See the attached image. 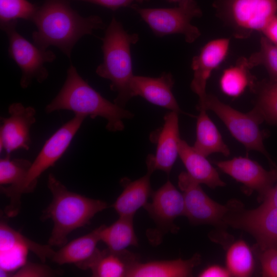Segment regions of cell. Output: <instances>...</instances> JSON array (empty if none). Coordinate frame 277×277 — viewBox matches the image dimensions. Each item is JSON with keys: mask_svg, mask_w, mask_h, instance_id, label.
I'll return each instance as SVG.
<instances>
[{"mask_svg": "<svg viewBox=\"0 0 277 277\" xmlns=\"http://www.w3.org/2000/svg\"><path fill=\"white\" fill-rule=\"evenodd\" d=\"M178 185L184 196L185 216L191 224L226 225L224 218L230 209L229 204L221 205L211 200L187 172L180 173Z\"/></svg>", "mask_w": 277, "mask_h": 277, "instance_id": "8fae6325", "label": "cell"}, {"mask_svg": "<svg viewBox=\"0 0 277 277\" xmlns=\"http://www.w3.org/2000/svg\"><path fill=\"white\" fill-rule=\"evenodd\" d=\"M178 113L171 111L164 116V123L158 134L154 155L147 157V170H160L169 173L179 155L180 140Z\"/></svg>", "mask_w": 277, "mask_h": 277, "instance_id": "9a60e30c", "label": "cell"}, {"mask_svg": "<svg viewBox=\"0 0 277 277\" xmlns=\"http://www.w3.org/2000/svg\"><path fill=\"white\" fill-rule=\"evenodd\" d=\"M201 261V256L195 254L191 258L183 260L155 261L137 263L127 277H186L192 275L193 268Z\"/></svg>", "mask_w": 277, "mask_h": 277, "instance_id": "ffe728a7", "label": "cell"}, {"mask_svg": "<svg viewBox=\"0 0 277 277\" xmlns=\"http://www.w3.org/2000/svg\"><path fill=\"white\" fill-rule=\"evenodd\" d=\"M56 271L42 264L26 262L11 274L12 277H49L55 276Z\"/></svg>", "mask_w": 277, "mask_h": 277, "instance_id": "1f68e13d", "label": "cell"}, {"mask_svg": "<svg viewBox=\"0 0 277 277\" xmlns=\"http://www.w3.org/2000/svg\"><path fill=\"white\" fill-rule=\"evenodd\" d=\"M263 203L277 208V181L263 200Z\"/></svg>", "mask_w": 277, "mask_h": 277, "instance_id": "8d00e7d4", "label": "cell"}, {"mask_svg": "<svg viewBox=\"0 0 277 277\" xmlns=\"http://www.w3.org/2000/svg\"><path fill=\"white\" fill-rule=\"evenodd\" d=\"M201 109L213 111L247 150L261 152L267 158L273 168H277L264 145V134L260 128L264 121L254 109L248 113H242L222 102L215 95L207 94L203 107L199 110Z\"/></svg>", "mask_w": 277, "mask_h": 277, "instance_id": "ba28073f", "label": "cell"}, {"mask_svg": "<svg viewBox=\"0 0 277 277\" xmlns=\"http://www.w3.org/2000/svg\"><path fill=\"white\" fill-rule=\"evenodd\" d=\"M230 39L220 38L207 43L197 55L193 57L191 68L193 77L190 84L191 89L199 98L197 108H201L207 94V82L212 71L224 61L228 53Z\"/></svg>", "mask_w": 277, "mask_h": 277, "instance_id": "5bb4252c", "label": "cell"}, {"mask_svg": "<svg viewBox=\"0 0 277 277\" xmlns=\"http://www.w3.org/2000/svg\"><path fill=\"white\" fill-rule=\"evenodd\" d=\"M251 68L262 65L267 70L270 79H277V45L264 36L260 39V49L247 58Z\"/></svg>", "mask_w": 277, "mask_h": 277, "instance_id": "4dcf8cb0", "label": "cell"}, {"mask_svg": "<svg viewBox=\"0 0 277 277\" xmlns=\"http://www.w3.org/2000/svg\"><path fill=\"white\" fill-rule=\"evenodd\" d=\"M251 69L247 58L241 57L233 66L225 69L220 80L222 92L230 97H237L247 88L251 91L257 81L251 73Z\"/></svg>", "mask_w": 277, "mask_h": 277, "instance_id": "cb8c5ba5", "label": "cell"}, {"mask_svg": "<svg viewBox=\"0 0 277 277\" xmlns=\"http://www.w3.org/2000/svg\"><path fill=\"white\" fill-rule=\"evenodd\" d=\"M226 263L232 276L247 277L252 274L255 263L249 246L245 241L239 240L229 247Z\"/></svg>", "mask_w": 277, "mask_h": 277, "instance_id": "4316f807", "label": "cell"}, {"mask_svg": "<svg viewBox=\"0 0 277 277\" xmlns=\"http://www.w3.org/2000/svg\"><path fill=\"white\" fill-rule=\"evenodd\" d=\"M179 155L187 172L196 182L205 184L212 189L226 185L206 157L182 139L179 143Z\"/></svg>", "mask_w": 277, "mask_h": 277, "instance_id": "44dd1931", "label": "cell"}, {"mask_svg": "<svg viewBox=\"0 0 277 277\" xmlns=\"http://www.w3.org/2000/svg\"><path fill=\"white\" fill-rule=\"evenodd\" d=\"M38 7L27 0H0L1 25L17 19L32 21Z\"/></svg>", "mask_w": 277, "mask_h": 277, "instance_id": "f1b7e54d", "label": "cell"}, {"mask_svg": "<svg viewBox=\"0 0 277 277\" xmlns=\"http://www.w3.org/2000/svg\"><path fill=\"white\" fill-rule=\"evenodd\" d=\"M17 21L1 25L9 40L8 53L22 71L20 85L27 88L35 79L38 83L45 81L48 71L44 66L52 62L55 54L51 50L42 49L22 36L16 29Z\"/></svg>", "mask_w": 277, "mask_h": 277, "instance_id": "9c48e42d", "label": "cell"}, {"mask_svg": "<svg viewBox=\"0 0 277 277\" xmlns=\"http://www.w3.org/2000/svg\"><path fill=\"white\" fill-rule=\"evenodd\" d=\"M165 1L169 3H175V2H178L180 0H165Z\"/></svg>", "mask_w": 277, "mask_h": 277, "instance_id": "74e56055", "label": "cell"}, {"mask_svg": "<svg viewBox=\"0 0 277 277\" xmlns=\"http://www.w3.org/2000/svg\"><path fill=\"white\" fill-rule=\"evenodd\" d=\"M259 260L263 276L277 277V247L262 250Z\"/></svg>", "mask_w": 277, "mask_h": 277, "instance_id": "d6a6232c", "label": "cell"}, {"mask_svg": "<svg viewBox=\"0 0 277 277\" xmlns=\"http://www.w3.org/2000/svg\"><path fill=\"white\" fill-rule=\"evenodd\" d=\"M151 196V202H148L144 208L160 228L175 231L173 222L177 217L185 215V203L182 193L168 181L152 192Z\"/></svg>", "mask_w": 277, "mask_h": 277, "instance_id": "e0dca14e", "label": "cell"}, {"mask_svg": "<svg viewBox=\"0 0 277 277\" xmlns=\"http://www.w3.org/2000/svg\"><path fill=\"white\" fill-rule=\"evenodd\" d=\"M139 260L137 254L127 249L114 251L107 248L99 250L88 264L86 270L90 269L95 277H127Z\"/></svg>", "mask_w": 277, "mask_h": 277, "instance_id": "ac0fdd59", "label": "cell"}, {"mask_svg": "<svg viewBox=\"0 0 277 277\" xmlns=\"http://www.w3.org/2000/svg\"><path fill=\"white\" fill-rule=\"evenodd\" d=\"M82 1L97 4L112 10H115L120 8L130 6L134 2L143 3L148 0H71Z\"/></svg>", "mask_w": 277, "mask_h": 277, "instance_id": "836d02e7", "label": "cell"}, {"mask_svg": "<svg viewBox=\"0 0 277 277\" xmlns=\"http://www.w3.org/2000/svg\"><path fill=\"white\" fill-rule=\"evenodd\" d=\"M8 113V117H1V152L4 150L10 154L18 149L28 150L31 143L30 129L36 121L35 109L13 103L9 106Z\"/></svg>", "mask_w": 277, "mask_h": 277, "instance_id": "4fadbf2b", "label": "cell"}, {"mask_svg": "<svg viewBox=\"0 0 277 277\" xmlns=\"http://www.w3.org/2000/svg\"><path fill=\"white\" fill-rule=\"evenodd\" d=\"M100 227L91 232L67 243L55 251L51 260L58 265L74 264L80 269L85 270L87 265L95 256L99 249Z\"/></svg>", "mask_w": 277, "mask_h": 277, "instance_id": "d6986e66", "label": "cell"}, {"mask_svg": "<svg viewBox=\"0 0 277 277\" xmlns=\"http://www.w3.org/2000/svg\"><path fill=\"white\" fill-rule=\"evenodd\" d=\"M174 84L170 73L163 72L159 77L133 75L129 85L130 97L140 96L154 105L184 113L172 92Z\"/></svg>", "mask_w": 277, "mask_h": 277, "instance_id": "2e32d148", "label": "cell"}, {"mask_svg": "<svg viewBox=\"0 0 277 277\" xmlns=\"http://www.w3.org/2000/svg\"><path fill=\"white\" fill-rule=\"evenodd\" d=\"M47 187L52 198L41 219H51L53 223L48 241L51 246L65 245L71 232L88 224L96 214L108 207L103 201L69 191L52 173L48 175Z\"/></svg>", "mask_w": 277, "mask_h": 277, "instance_id": "3957f363", "label": "cell"}, {"mask_svg": "<svg viewBox=\"0 0 277 277\" xmlns=\"http://www.w3.org/2000/svg\"><path fill=\"white\" fill-rule=\"evenodd\" d=\"M261 33L270 42L277 45V14L269 20Z\"/></svg>", "mask_w": 277, "mask_h": 277, "instance_id": "e575fe53", "label": "cell"}, {"mask_svg": "<svg viewBox=\"0 0 277 277\" xmlns=\"http://www.w3.org/2000/svg\"><path fill=\"white\" fill-rule=\"evenodd\" d=\"M15 244H22L29 250L33 252L43 262L47 259H51L55 251L49 245H41L25 236L11 227L8 224L1 221L0 224L1 250H4Z\"/></svg>", "mask_w": 277, "mask_h": 277, "instance_id": "83f0119b", "label": "cell"}, {"mask_svg": "<svg viewBox=\"0 0 277 277\" xmlns=\"http://www.w3.org/2000/svg\"><path fill=\"white\" fill-rule=\"evenodd\" d=\"M61 110L91 118H105L107 121L106 129L112 132L122 131L125 127L123 120L134 116L133 113L107 100L91 87L72 64L67 70L62 88L45 109L48 114Z\"/></svg>", "mask_w": 277, "mask_h": 277, "instance_id": "7a4b0ae2", "label": "cell"}, {"mask_svg": "<svg viewBox=\"0 0 277 277\" xmlns=\"http://www.w3.org/2000/svg\"><path fill=\"white\" fill-rule=\"evenodd\" d=\"M215 164L223 172L243 184L246 190L256 191L259 201H263L277 181V168L266 170L247 157H235L216 162Z\"/></svg>", "mask_w": 277, "mask_h": 277, "instance_id": "7c38bea8", "label": "cell"}, {"mask_svg": "<svg viewBox=\"0 0 277 277\" xmlns=\"http://www.w3.org/2000/svg\"><path fill=\"white\" fill-rule=\"evenodd\" d=\"M149 170L141 178L134 181L122 182L124 189L112 207L122 217H134L136 212L148 203L152 191Z\"/></svg>", "mask_w": 277, "mask_h": 277, "instance_id": "7402d4cb", "label": "cell"}, {"mask_svg": "<svg viewBox=\"0 0 277 277\" xmlns=\"http://www.w3.org/2000/svg\"><path fill=\"white\" fill-rule=\"evenodd\" d=\"M198 276L200 277H229L232 275L227 268L214 265L204 269Z\"/></svg>", "mask_w": 277, "mask_h": 277, "instance_id": "d590c367", "label": "cell"}, {"mask_svg": "<svg viewBox=\"0 0 277 277\" xmlns=\"http://www.w3.org/2000/svg\"><path fill=\"white\" fill-rule=\"evenodd\" d=\"M252 91L256 95L253 109L263 121L277 126V79L256 81Z\"/></svg>", "mask_w": 277, "mask_h": 277, "instance_id": "484cf974", "label": "cell"}, {"mask_svg": "<svg viewBox=\"0 0 277 277\" xmlns=\"http://www.w3.org/2000/svg\"><path fill=\"white\" fill-rule=\"evenodd\" d=\"M136 33L129 34L113 17L102 38L103 61L96 69L100 77L111 82V90L117 92L114 103L124 108L131 98L129 85L133 76L131 46L138 41Z\"/></svg>", "mask_w": 277, "mask_h": 277, "instance_id": "277c9868", "label": "cell"}, {"mask_svg": "<svg viewBox=\"0 0 277 277\" xmlns=\"http://www.w3.org/2000/svg\"><path fill=\"white\" fill-rule=\"evenodd\" d=\"M197 117L196 140L193 148L205 157L213 153H221L226 156L230 150L223 140L216 126L205 109L200 110Z\"/></svg>", "mask_w": 277, "mask_h": 277, "instance_id": "603a6c76", "label": "cell"}, {"mask_svg": "<svg viewBox=\"0 0 277 277\" xmlns=\"http://www.w3.org/2000/svg\"><path fill=\"white\" fill-rule=\"evenodd\" d=\"M133 217H122L109 226L101 225L99 235L100 241L109 249L114 251L126 250L130 246H137L138 240L133 226Z\"/></svg>", "mask_w": 277, "mask_h": 277, "instance_id": "d4e9b609", "label": "cell"}, {"mask_svg": "<svg viewBox=\"0 0 277 277\" xmlns=\"http://www.w3.org/2000/svg\"><path fill=\"white\" fill-rule=\"evenodd\" d=\"M176 7L170 8H144L136 4L130 7L148 24L158 37L181 34L185 41L192 43L201 35L197 27L191 21L202 15V11L194 0H180Z\"/></svg>", "mask_w": 277, "mask_h": 277, "instance_id": "8992f818", "label": "cell"}, {"mask_svg": "<svg viewBox=\"0 0 277 277\" xmlns=\"http://www.w3.org/2000/svg\"><path fill=\"white\" fill-rule=\"evenodd\" d=\"M241 207L230 203L225 224L251 234L261 250L277 247V208L263 203L254 209L245 210Z\"/></svg>", "mask_w": 277, "mask_h": 277, "instance_id": "30bf717a", "label": "cell"}, {"mask_svg": "<svg viewBox=\"0 0 277 277\" xmlns=\"http://www.w3.org/2000/svg\"><path fill=\"white\" fill-rule=\"evenodd\" d=\"M86 117L75 115L57 130L46 141L19 183L12 186H1V191L9 199V203L5 209L8 216L12 217L19 213L22 195L34 191L38 178L47 169L53 166L64 154Z\"/></svg>", "mask_w": 277, "mask_h": 277, "instance_id": "5b68a950", "label": "cell"}, {"mask_svg": "<svg viewBox=\"0 0 277 277\" xmlns=\"http://www.w3.org/2000/svg\"><path fill=\"white\" fill-rule=\"evenodd\" d=\"M32 21L37 28L32 34L34 44L44 50L55 46L70 60L73 48L82 37L105 27L100 16H81L67 0H46Z\"/></svg>", "mask_w": 277, "mask_h": 277, "instance_id": "6da1fadb", "label": "cell"}, {"mask_svg": "<svg viewBox=\"0 0 277 277\" xmlns=\"http://www.w3.org/2000/svg\"><path fill=\"white\" fill-rule=\"evenodd\" d=\"M32 162L25 159H11L10 154L0 160V185L12 186L25 176Z\"/></svg>", "mask_w": 277, "mask_h": 277, "instance_id": "f546056e", "label": "cell"}, {"mask_svg": "<svg viewBox=\"0 0 277 277\" xmlns=\"http://www.w3.org/2000/svg\"><path fill=\"white\" fill-rule=\"evenodd\" d=\"M213 6L239 39L247 38L255 31L261 32L277 14V0H216Z\"/></svg>", "mask_w": 277, "mask_h": 277, "instance_id": "52a82bcc", "label": "cell"}]
</instances>
